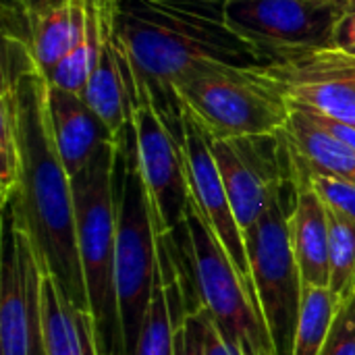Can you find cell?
I'll return each instance as SVG.
<instances>
[{
	"label": "cell",
	"instance_id": "1",
	"mask_svg": "<svg viewBox=\"0 0 355 355\" xmlns=\"http://www.w3.org/2000/svg\"><path fill=\"white\" fill-rule=\"evenodd\" d=\"M2 64L15 75L21 137V181L10 206L29 231L44 272L60 285L75 308L89 312L77 250L73 183L50 123L48 75L29 50L10 37H2Z\"/></svg>",
	"mask_w": 355,
	"mask_h": 355
},
{
	"label": "cell",
	"instance_id": "2",
	"mask_svg": "<svg viewBox=\"0 0 355 355\" xmlns=\"http://www.w3.org/2000/svg\"><path fill=\"white\" fill-rule=\"evenodd\" d=\"M119 25L135 77L164 110L179 112L171 81L198 60L258 64L227 23V0H121Z\"/></svg>",
	"mask_w": 355,
	"mask_h": 355
},
{
	"label": "cell",
	"instance_id": "3",
	"mask_svg": "<svg viewBox=\"0 0 355 355\" xmlns=\"http://www.w3.org/2000/svg\"><path fill=\"white\" fill-rule=\"evenodd\" d=\"M171 89L214 139L279 135L291 102L260 64L198 60L183 69Z\"/></svg>",
	"mask_w": 355,
	"mask_h": 355
},
{
	"label": "cell",
	"instance_id": "4",
	"mask_svg": "<svg viewBox=\"0 0 355 355\" xmlns=\"http://www.w3.org/2000/svg\"><path fill=\"white\" fill-rule=\"evenodd\" d=\"M121 144L104 141L87 166L71 179L75 200L77 250L94 318L104 355H121L119 308L114 289L116 260V171Z\"/></svg>",
	"mask_w": 355,
	"mask_h": 355
},
{
	"label": "cell",
	"instance_id": "5",
	"mask_svg": "<svg viewBox=\"0 0 355 355\" xmlns=\"http://www.w3.org/2000/svg\"><path fill=\"white\" fill-rule=\"evenodd\" d=\"M129 139L121 146L123 181L116 191L114 289L119 308L121 355H135L139 331L160 266V235L156 231L150 198L135 168Z\"/></svg>",
	"mask_w": 355,
	"mask_h": 355
},
{
	"label": "cell",
	"instance_id": "6",
	"mask_svg": "<svg viewBox=\"0 0 355 355\" xmlns=\"http://www.w3.org/2000/svg\"><path fill=\"white\" fill-rule=\"evenodd\" d=\"M183 229L200 300L198 306L239 355H275L254 295L193 204H189Z\"/></svg>",
	"mask_w": 355,
	"mask_h": 355
},
{
	"label": "cell",
	"instance_id": "7",
	"mask_svg": "<svg viewBox=\"0 0 355 355\" xmlns=\"http://www.w3.org/2000/svg\"><path fill=\"white\" fill-rule=\"evenodd\" d=\"M154 89L135 77L131 102V150L135 168L150 198L156 231L168 237L183 227L189 210V183L181 146V131L168 123Z\"/></svg>",
	"mask_w": 355,
	"mask_h": 355
},
{
	"label": "cell",
	"instance_id": "8",
	"mask_svg": "<svg viewBox=\"0 0 355 355\" xmlns=\"http://www.w3.org/2000/svg\"><path fill=\"white\" fill-rule=\"evenodd\" d=\"M285 191L245 235L252 289L275 355H293L304 283L291 248Z\"/></svg>",
	"mask_w": 355,
	"mask_h": 355
},
{
	"label": "cell",
	"instance_id": "9",
	"mask_svg": "<svg viewBox=\"0 0 355 355\" xmlns=\"http://www.w3.org/2000/svg\"><path fill=\"white\" fill-rule=\"evenodd\" d=\"M352 0H227L229 27L268 64L333 46Z\"/></svg>",
	"mask_w": 355,
	"mask_h": 355
},
{
	"label": "cell",
	"instance_id": "10",
	"mask_svg": "<svg viewBox=\"0 0 355 355\" xmlns=\"http://www.w3.org/2000/svg\"><path fill=\"white\" fill-rule=\"evenodd\" d=\"M89 25V77L85 102L106 125L114 141L131 133L135 73L121 37V0H85Z\"/></svg>",
	"mask_w": 355,
	"mask_h": 355
},
{
	"label": "cell",
	"instance_id": "11",
	"mask_svg": "<svg viewBox=\"0 0 355 355\" xmlns=\"http://www.w3.org/2000/svg\"><path fill=\"white\" fill-rule=\"evenodd\" d=\"M0 283V355H46L42 341L44 266L19 212L8 204Z\"/></svg>",
	"mask_w": 355,
	"mask_h": 355
},
{
	"label": "cell",
	"instance_id": "12",
	"mask_svg": "<svg viewBox=\"0 0 355 355\" xmlns=\"http://www.w3.org/2000/svg\"><path fill=\"white\" fill-rule=\"evenodd\" d=\"M223 183L237 225L248 235L287 189L283 171L285 141L279 135L214 139L212 144Z\"/></svg>",
	"mask_w": 355,
	"mask_h": 355
},
{
	"label": "cell",
	"instance_id": "13",
	"mask_svg": "<svg viewBox=\"0 0 355 355\" xmlns=\"http://www.w3.org/2000/svg\"><path fill=\"white\" fill-rule=\"evenodd\" d=\"M179 131H181V146H183L191 204L196 206V210L200 212V216L204 218L212 235L218 239V243L227 252L243 285L254 295L245 235L237 225L235 212L231 208V202L223 183V175H220V168L212 150L214 137L183 106H179Z\"/></svg>",
	"mask_w": 355,
	"mask_h": 355
},
{
	"label": "cell",
	"instance_id": "14",
	"mask_svg": "<svg viewBox=\"0 0 355 355\" xmlns=\"http://www.w3.org/2000/svg\"><path fill=\"white\" fill-rule=\"evenodd\" d=\"M260 67L289 102L355 127V54L329 46Z\"/></svg>",
	"mask_w": 355,
	"mask_h": 355
},
{
	"label": "cell",
	"instance_id": "15",
	"mask_svg": "<svg viewBox=\"0 0 355 355\" xmlns=\"http://www.w3.org/2000/svg\"><path fill=\"white\" fill-rule=\"evenodd\" d=\"M293 171V168H291ZM291 248L297 260V268L304 285L329 287V210L312 185L293 173V208L289 212Z\"/></svg>",
	"mask_w": 355,
	"mask_h": 355
},
{
	"label": "cell",
	"instance_id": "16",
	"mask_svg": "<svg viewBox=\"0 0 355 355\" xmlns=\"http://www.w3.org/2000/svg\"><path fill=\"white\" fill-rule=\"evenodd\" d=\"M48 108L60 160L69 177L73 179L87 166L96 150L104 141L112 139V135L108 133L100 116L92 110V106L85 102V98L79 94L50 83Z\"/></svg>",
	"mask_w": 355,
	"mask_h": 355
},
{
	"label": "cell",
	"instance_id": "17",
	"mask_svg": "<svg viewBox=\"0 0 355 355\" xmlns=\"http://www.w3.org/2000/svg\"><path fill=\"white\" fill-rule=\"evenodd\" d=\"M291 166L308 175H327L355 185V150L318 127L291 104V116L281 131Z\"/></svg>",
	"mask_w": 355,
	"mask_h": 355
},
{
	"label": "cell",
	"instance_id": "18",
	"mask_svg": "<svg viewBox=\"0 0 355 355\" xmlns=\"http://www.w3.org/2000/svg\"><path fill=\"white\" fill-rule=\"evenodd\" d=\"M42 341L46 355H104L92 314L75 308L50 275L42 279Z\"/></svg>",
	"mask_w": 355,
	"mask_h": 355
},
{
	"label": "cell",
	"instance_id": "19",
	"mask_svg": "<svg viewBox=\"0 0 355 355\" xmlns=\"http://www.w3.org/2000/svg\"><path fill=\"white\" fill-rule=\"evenodd\" d=\"M21 181V137L15 75L0 64V200L6 208Z\"/></svg>",
	"mask_w": 355,
	"mask_h": 355
},
{
	"label": "cell",
	"instance_id": "20",
	"mask_svg": "<svg viewBox=\"0 0 355 355\" xmlns=\"http://www.w3.org/2000/svg\"><path fill=\"white\" fill-rule=\"evenodd\" d=\"M166 245L168 237H160V266L148 312L139 331L135 355H175V324L171 312V279L166 277Z\"/></svg>",
	"mask_w": 355,
	"mask_h": 355
},
{
	"label": "cell",
	"instance_id": "21",
	"mask_svg": "<svg viewBox=\"0 0 355 355\" xmlns=\"http://www.w3.org/2000/svg\"><path fill=\"white\" fill-rule=\"evenodd\" d=\"M339 304H341V297L331 287L304 285L293 355L322 354L333 320L337 316Z\"/></svg>",
	"mask_w": 355,
	"mask_h": 355
},
{
	"label": "cell",
	"instance_id": "22",
	"mask_svg": "<svg viewBox=\"0 0 355 355\" xmlns=\"http://www.w3.org/2000/svg\"><path fill=\"white\" fill-rule=\"evenodd\" d=\"M73 2V33L67 56L48 73L52 85L69 89L73 94L85 96L89 77V25L85 0Z\"/></svg>",
	"mask_w": 355,
	"mask_h": 355
},
{
	"label": "cell",
	"instance_id": "23",
	"mask_svg": "<svg viewBox=\"0 0 355 355\" xmlns=\"http://www.w3.org/2000/svg\"><path fill=\"white\" fill-rule=\"evenodd\" d=\"M331 243H329V264L331 283L329 287L345 297L355 289V225L329 212Z\"/></svg>",
	"mask_w": 355,
	"mask_h": 355
},
{
	"label": "cell",
	"instance_id": "24",
	"mask_svg": "<svg viewBox=\"0 0 355 355\" xmlns=\"http://www.w3.org/2000/svg\"><path fill=\"white\" fill-rule=\"evenodd\" d=\"M293 173L304 177L312 185V189L320 196V200L324 202L329 212L355 225V185L327 177V175H308V173H300L295 168H293Z\"/></svg>",
	"mask_w": 355,
	"mask_h": 355
},
{
	"label": "cell",
	"instance_id": "25",
	"mask_svg": "<svg viewBox=\"0 0 355 355\" xmlns=\"http://www.w3.org/2000/svg\"><path fill=\"white\" fill-rule=\"evenodd\" d=\"M320 355H355V289L341 297L337 316Z\"/></svg>",
	"mask_w": 355,
	"mask_h": 355
},
{
	"label": "cell",
	"instance_id": "26",
	"mask_svg": "<svg viewBox=\"0 0 355 355\" xmlns=\"http://www.w3.org/2000/svg\"><path fill=\"white\" fill-rule=\"evenodd\" d=\"M175 355H204V310H187L175 324Z\"/></svg>",
	"mask_w": 355,
	"mask_h": 355
},
{
	"label": "cell",
	"instance_id": "27",
	"mask_svg": "<svg viewBox=\"0 0 355 355\" xmlns=\"http://www.w3.org/2000/svg\"><path fill=\"white\" fill-rule=\"evenodd\" d=\"M333 48L355 54V4H352V8L337 23L333 33Z\"/></svg>",
	"mask_w": 355,
	"mask_h": 355
},
{
	"label": "cell",
	"instance_id": "28",
	"mask_svg": "<svg viewBox=\"0 0 355 355\" xmlns=\"http://www.w3.org/2000/svg\"><path fill=\"white\" fill-rule=\"evenodd\" d=\"M204 355H239L216 331L208 314L204 312Z\"/></svg>",
	"mask_w": 355,
	"mask_h": 355
},
{
	"label": "cell",
	"instance_id": "29",
	"mask_svg": "<svg viewBox=\"0 0 355 355\" xmlns=\"http://www.w3.org/2000/svg\"><path fill=\"white\" fill-rule=\"evenodd\" d=\"M352 4H355V0H352Z\"/></svg>",
	"mask_w": 355,
	"mask_h": 355
}]
</instances>
